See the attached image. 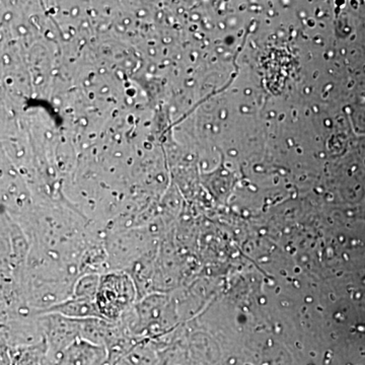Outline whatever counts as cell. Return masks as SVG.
Listing matches in <instances>:
<instances>
[{
    "label": "cell",
    "instance_id": "obj_1",
    "mask_svg": "<svg viewBox=\"0 0 365 365\" xmlns=\"http://www.w3.org/2000/svg\"><path fill=\"white\" fill-rule=\"evenodd\" d=\"M107 352L102 346L76 341L63 350L56 365H104Z\"/></svg>",
    "mask_w": 365,
    "mask_h": 365
},
{
    "label": "cell",
    "instance_id": "obj_2",
    "mask_svg": "<svg viewBox=\"0 0 365 365\" xmlns=\"http://www.w3.org/2000/svg\"><path fill=\"white\" fill-rule=\"evenodd\" d=\"M44 351L39 347L21 350L13 359V365H44Z\"/></svg>",
    "mask_w": 365,
    "mask_h": 365
}]
</instances>
